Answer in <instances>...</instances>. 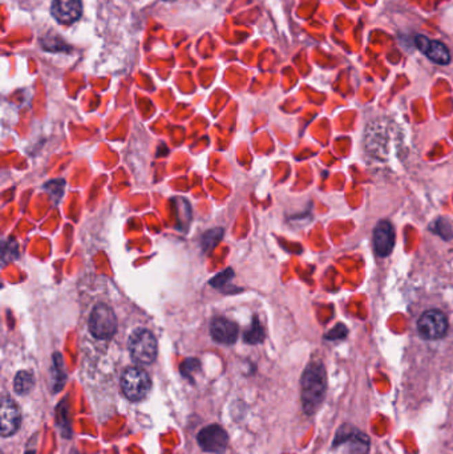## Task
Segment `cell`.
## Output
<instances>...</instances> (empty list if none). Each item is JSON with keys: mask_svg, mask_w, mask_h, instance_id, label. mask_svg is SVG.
I'll list each match as a JSON object with an SVG mask.
<instances>
[{"mask_svg": "<svg viewBox=\"0 0 453 454\" xmlns=\"http://www.w3.org/2000/svg\"><path fill=\"white\" fill-rule=\"evenodd\" d=\"M166 1H168V0H166Z\"/></svg>", "mask_w": 453, "mask_h": 454, "instance_id": "obj_22", "label": "cell"}, {"mask_svg": "<svg viewBox=\"0 0 453 454\" xmlns=\"http://www.w3.org/2000/svg\"><path fill=\"white\" fill-rule=\"evenodd\" d=\"M197 442L203 452L223 454L229 445V436L222 426L213 424L201 429Z\"/></svg>", "mask_w": 453, "mask_h": 454, "instance_id": "obj_7", "label": "cell"}, {"mask_svg": "<svg viewBox=\"0 0 453 454\" xmlns=\"http://www.w3.org/2000/svg\"><path fill=\"white\" fill-rule=\"evenodd\" d=\"M83 6L80 0H54L52 15L61 24H72L81 17Z\"/></svg>", "mask_w": 453, "mask_h": 454, "instance_id": "obj_12", "label": "cell"}, {"mask_svg": "<svg viewBox=\"0 0 453 454\" xmlns=\"http://www.w3.org/2000/svg\"><path fill=\"white\" fill-rule=\"evenodd\" d=\"M347 332H348L347 327L339 323L331 331L327 332L326 339L327 340H342L347 336Z\"/></svg>", "mask_w": 453, "mask_h": 454, "instance_id": "obj_19", "label": "cell"}, {"mask_svg": "<svg viewBox=\"0 0 453 454\" xmlns=\"http://www.w3.org/2000/svg\"><path fill=\"white\" fill-rule=\"evenodd\" d=\"M415 43L421 52L437 64L445 66L451 61V53L445 44L436 40H430L424 36H417Z\"/></svg>", "mask_w": 453, "mask_h": 454, "instance_id": "obj_11", "label": "cell"}, {"mask_svg": "<svg viewBox=\"0 0 453 454\" xmlns=\"http://www.w3.org/2000/svg\"><path fill=\"white\" fill-rule=\"evenodd\" d=\"M395 246V230L391 222L381 221L374 230V248L375 253L384 258L388 257Z\"/></svg>", "mask_w": 453, "mask_h": 454, "instance_id": "obj_9", "label": "cell"}, {"mask_svg": "<svg viewBox=\"0 0 453 454\" xmlns=\"http://www.w3.org/2000/svg\"><path fill=\"white\" fill-rule=\"evenodd\" d=\"M233 277V273L229 270V271H225V273H222V274H219V275H217L216 278H213L212 279V284L214 286V287H221L222 284H225L228 280L230 279Z\"/></svg>", "mask_w": 453, "mask_h": 454, "instance_id": "obj_20", "label": "cell"}, {"mask_svg": "<svg viewBox=\"0 0 453 454\" xmlns=\"http://www.w3.org/2000/svg\"><path fill=\"white\" fill-rule=\"evenodd\" d=\"M263 339H265V331H263L261 323L258 322V319L254 317L252 326L243 335V340L248 344H258V343H262Z\"/></svg>", "mask_w": 453, "mask_h": 454, "instance_id": "obj_15", "label": "cell"}, {"mask_svg": "<svg viewBox=\"0 0 453 454\" xmlns=\"http://www.w3.org/2000/svg\"><path fill=\"white\" fill-rule=\"evenodd\" d=\"M181 373L183 377H188V379H193V373L200 371V363L197 359H188L186 362L182 363Z\"/></svg>", "mask_w": 453, "mask_h": 454, "instance_id": "obj_18", "label": "cell"}, {"mask_svg": "<svg viewBox=\"0 0 453 454\" xmlns=\"http://www.w3.org/2000/svg\"><path fill=\"white\" fill-rule=\"evenodd\" d=\"M430 228H431L434 233H436V234L441 235L444 239H450V238L452 237V230H451L450 224H448L445 219H443V218L437 219L435 224L430 227Z\"/></svg>", "mask_w": 453, "mask_h": 454, "instance_id": "obj_17", "label": "cell"}, {"mask_svg": "<svg viewBox=\"0 0 453 454\" xmlns=\"http://www.w3.org/2000/svg\"><path fill=\"white\" fill-rule=\"evenodd\" d=\"M238 326L226 317H214L210 323V335L221 344H234L238 339Z\"/></svg>", "mask_w": 453, "mask_h": 454, "instance_id": "obj_10", "label": "cell"}, {"mask_svg": "<svg viewBox=\"0 0 453 454\" xmlns=\"http://www.w3.org/2000/svg\"><path fill=\"white\" fill-rule=\"evenodd\" d=\"M21 424V413L18 404L10 396L1 397V436L10 437L18 432Z\"/></svg>", "mask_w": 453, "mask_h": 454, "instance_id": "obj_8", "label": "cell"}, {"mask_svg": "<svg viewBox=\"0 0 453 454\" xmlns=\"http://www.w3.org/2000/svg\"><path fill=\"white\" fill-rule=\"evenodd\" d=\"M128 348L132 359L139 364H150L157 357L156 336L145 328L132 332L128 340Z\"/></svg>", "mask_w": 453, "mask_h": 454, "instance_id": "obj_2", "label": "cell"}, {"mask_svg": "<svg viewBox=\"0 0 453 454\" xmlns=\"http://www.w3.org/2000/svg\"><path fill=\"white\" fill-rule=\"evenodd\" d=\"M326 392V368L321 362H311L301 379L302 406L308 416H312L319 411L325 402Z\"/></svg>", "mask_w": 453, "mask_h": 454, "instance_id": "obj_1", "label": "cell"}, {"mask_svg": "<svg viewBox=\"0 0 453 454\" xmlns=\"http://www.w3.org/2000/svg\"><path fill=\"white\" fill-rule=\"evenodd\" d=\"M26 454H35V452H28V453H26Z\"/></svg>", "mask_w": 453, "mask_h": 454, "instance_id": "obj_21", "label": "cell"}, {"mask_svg": "<svg viewBox=\"0 0 453 454\" xmlns=\"http://www.w3.org/2000/svg\"><path fill=\"white\" fill-rule=\"evenodd\" d=\"M150 388L152 382L144 369L130 367L124 371L121 376V389L128 400L140 402L145 399Z\"/></svg>", "mask_w": 453, "mask_h": 454, "instance_id": "obj_3", "label": "cell"}, {"mask_svg": "<svg viewBox=\"0 0 453 454\" xmlns=\"http://www.w3.org/2000/svg\"><path fill=\"white\" fill-rule=\"evenodd\" d=\"M35 386V376L30 371H20L15 380H14V389L18 395H28Z\"/></svg>", "mask_w": 453, "mask_h": 454, "instance_id": "obj_13", "label": "cell"}, {"mask_svg": "<svg viewBox=\"0 0 453 454\" xmlns=\"http://www.w3.org/2000/svg\"><path fill=\"white\" fill-rule=\"evenodd\" d=\"M339 446H347L348 454H368L370 438L362 431L345 424L338 429L332 441V448Z\"/></svg>", "mask_w": 453, "mask_h": 454, "instance_id": "obj_5", "label": "cell"}, {"mask_svg": "<svg viewBox=\"0 0 453 454\" xmlns=\"http://www.w3.org/2000/svg\"><path fill=\"white\" fill-rule=\"evenodd\" d=\"M88 327L93 337L100 340L110 339L117 330L116 315L107 304H97L92 310Z\"/></svg>", "mask_w": 453, "mask_h": 454, "instance_id": "obj_4", "label": "cell"}, {"mask_svg": "<svg viewBox=\"0 0 453 454\" xmlns=\"http://www.w3.org/2000/svg\"><path fill=\"white\" fill-rule=\"evenodd\" d=\"M417 331L425 340H437L448 331V319L440 310H428L420 316Z\"/></svg>", "mask_w": 453, "mask_h": 454, "instance_id": "obj_6", "label": "cell"}, {"mask_svg": "<svg viewBox=\"0 0 453 454\" xmlns=\"http://www.w3.org/2000/svg\"><path fill=\"white\" fill-rule=\"evenodd\" d=\"M52 391L54 392H59L63 385L66 383L67 375H66V369H64V364H63V359L60 356V353H54L52 357Z\"/></svg>", "mask_w": 453, "mask_h": 454, "instance_id": "obj_14", "label": "cell"}, {"mask_svg": "<svg viewBox=\"0 0 453 454\" xmlns=\"http://www.w3.org/2000/svg\"><path fill=\"white\" fill-rule=\"evenodd\" d=\"M223 235V230L222 228H214V230H210L208 231L203 237H202V245H203V248L205 250H210L212 247L217 245L218 242L221 241Z\"/></svg>", "mask_w": 453, "mask_h": 454, "instance_id": "obj_16", "label": "cell"}]
</instances>
